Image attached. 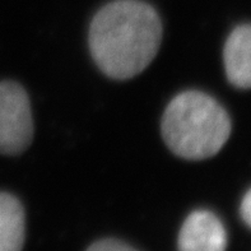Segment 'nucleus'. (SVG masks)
<instances>
[{
	"instance_id": "f257e3e1",
	"label": "nucleus",
	"mask_w": 251,
	"mask_h": 251,
	"mask_svg": "<svg viewBox=\"0 0 251 251\" xmlns=\"http://www.w3.org/2000/svg\"><path fill=\"white\" fill-rule=\"evenodd\" d=\"M162 23L150 4L115 0L93 17L89 50L97 67L114 79H130L156 57Z\"/></svg>"
},
{
	"instance_id": "f03ea898",
	"label": "nucleus",
	"mask_w": 251,
	"mask_h": 251,
	"mask_svg": "<svg viewBox=\"0 0 251 251\" xmlns=\"http://www.w3.org/2000/svg\"><path fill=\"white\" fill-rule=\"evenodd\" d=\"M161 129L172 153L201 161L222 150L231 134V120L213 97L199 91H186L170 102Z\"/></svg>"
},
{
	"instance_id": "7ed1b4c3",
	"label": "nucleus",
	"mask_w": 251,
	"mask_h": 251,
	"mask_svg": "<svg viewBox=\"0 0 251 251\" xmlns=\"http://www.w3.org/2000/svg\"><path fill=\"white\" fill-rule=\"evenodd\" d=\"M33 138L29 99L18 83H0V153L19 154L29 147Z\"/></svg>"
},
{
	"instance_id": "20e7f679",
	"label": "nucleus",
	"mask_w": 251,
	"mask_h": 251,
	"mask_svg": "<svg viewBox=\"0 0 251 251\" xmlns=\"http://www.w3.org/2000/svg\"><path fill=\"white\" fill-rule=\"evenodd\" d=\"M177 245L178 251H226V229L212 212L195 210L182 225Z\"/></svg>"
},
{
	"instance_id": "39448f33",
	"label": "nucleus",
	"mask_w": 251,
	"mask_h": 251,
	"mask_svg": "<svg viewBox=\"0 0 251 251\" xmlns=\"http://www.w3.org/2000/svg\"><path fill=\"white\" fill-rule=\"evenodd\" d=\"M227 78L237 88H251V25L236 27L223 51Z\"/></svg>"
},
{
	"instance_id": "423d86ee",
	"label": "nucleus",
	"mask_w": 251,
	"mask_h": 251,
	"mask_svg": "<svg viewBox=\"0 0 251 251\" xmlns=\"http://www.w3.org/2000/svg\"><path fill=\"white\" fill-rule=\"evenodd\" d=\"M25 233V209L21 201L8 193H0V251H22Z\"/></svg>"
},
{
	"instance_id": "0eeeda50",
	"label": "nucleus",
	"mask_w": 251,
	"mask_h": 251,
	"mask_svg": "<svg viewBox=\"0 0 251 251\" xmlns=\"http://www.w3.org/2000/svg\"><path fill=\"white\" fill-rule=\"evenodd\" d=\"M87 251H137L119 240H101L91 245Z\"/></svg>"
},
{
	"instance_id": "6e6552de",
	"label": "nucleus",
	"mask_w": 251,
	"mask_h": 251,
	"mask_svg": "<svg viewBox=\"0 0 251 251\" xmlns=\"http://www.w3.org/2000/svg\"><path fill=\"white\" fill-rule=\"evenodd\" d=\"M240 214L244 222L251 228V189L248 191L241 201V207H240Z\"/></svg>"
}]
</instances>
